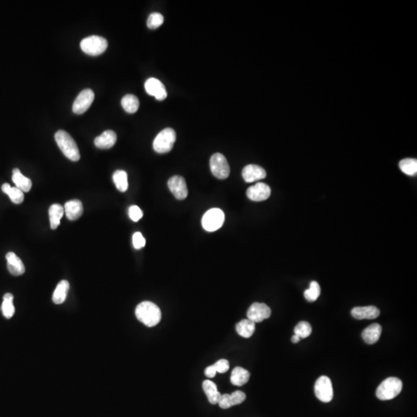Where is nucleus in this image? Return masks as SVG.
<instances>
[{
    "mask_svg": "<svg viewBox=\"0 0 417 417\" xmlns=\"http://www.w3.org/2000/svg\"><path fill=\"white\" fill-rule=\"evenodd\" d=\"M135 315L147 327H154L160 322L162 313L157 305L151 302L140 303L135 309Z\"/></svg>",
    "mask_w": 417,
    "mask_h": 417,
    "instance_id": "obj_1",
    "label": "nucleus"
},
{
    "mask_svg": "<svg viewBox=\"0 0 417 417\" xmlns=\"http://www.w3.org/2000/svg\"><path fill=\"white\" fill-rule=\"evenodd\" d=\"M55 141L59 148L66 157L73 162H77L81 158L79 148L74 138L64 130H60L55 134Z\"/></svg>",
    "mask_w": 417,
    "mask_h": 417,
    "instance_id": "obj_2",
    "label": "nucleus"
},
{
    "mask_svg": "<svg viewBox=\"0 0 417 417\" xmlns=\"http://www.w3.org/2000/svg\"><path fill=\"white\" fill-rule=\"evenodd\" d=\"M403 383L397 377H390L385 379L376 390V397L379 400H393L401 393Z\"/></svg>",
    "mask_w": 417,
    "mask_h": 417,
    "instance_id": "obj_3",
    "label": "nucleus"
},
{
    "mask_svg": "<svg viewBox=\"0 0 417 417\" xmlns=\"http://www.w3.org/2000/svg\"><path fill=\"white\" fill-rule=\"evenodd\" d=\"M176 140V131L173 128H165L155 137L153 141L154 150L158 153H167L173 149Z\"/></svg>",
    "mask_w": 417,
    "mask_h": 417,
    "instance_id": "obj_4",
    "label": "nucleus"
},
{
    "mask_svg": "<svg viewBox=\"0 0 417 417\" xmlns=\"http://www.w3.org/2000/svg\"><path fill=\"white\" fill-rule=\"evenodd\" d=\"M81 48L88 55L99 56L107 50V41L102 36H88L81 40Z\"/></svg>",
    "mask_w": 417,
    "mask_h": 417,
    "instance_id": "obj_5",
    "label": "nucleus"
},
{
    "mask_svg": "<svg viewBox=\"0 0 417 417\" xmlns=\"http://www.w3.org/2000/svg\"><path fill=\"white\" fill-rule=\"evenodd\" d=\"M224 220V212L220 208H211L203 216V227L207 231L214 232L221 228Z\"/></svg>",
    "mask_w": 417,
    "mask_h": 417,
    "instance_id": "obj_6",
    "label": "nucleus"
},
{
    "mask_svg": "<svg viewBox=\"0 0 417 417\" xmlns=\"http://www.w3.org/2000/svg\"><path fill=\"white\" fill-rule=\"evenodd\" d=\"M210 169L212 175L219 180H225L229 177L230 168L224 155L215 153L210 159Z\"/></svg>",
    "mask_w": 417,
    "mask_h": 417,
    "instance_id": "obj_7",
    "label": "nucleus"
},
{
    "mask_svg": "<svg viewBox=\"0 0 417 417\" xmlns=\"http://www.w3.org/2000/svg\"><path fill=\"white\" fill-rule=\"evenodd\" d=\"M314 393L323 403H329L333 399V387L331 379L327 376L319 377L314 385Z\"/></svg>",
    "mask_w": 417,
    "mask_h": 417,
    "instance_id": "obj_8",
    "label": "nucleus"
},
{
    "mask_svg": "<svg viewBox=\"0 0 417 417\" xmlns=\"http://www.w3.org/2000/svg\"><path fill=\"white\" fill-rule=\"evenodd\" d=\"M95 100V93L91 89L82 91L73 104V111L77 114L85 113Z\"/></svg>",
    "mask_w": 417,
    "mask_h": 417,
    "instance_id": "obj_9",
    "label": "nucleus"
},
{
    "mask_svg": "<svg viewBox=\"0 0 417 417\" xmlns=\"http://www.w3.org/2000/svg\"><path fill=\"white\" fill-rule=\"evenodd\" d=\"M271 315V309L264 303L256 302L247 311V318L254 323L262 322L265 319L269 318Z\"/></svg>",
    "mask_w": 417,
    "mask_h": 417,
    "instance_id": "obj_10",
    "label": "nucleus"
},
{
    "mask_svg": "<svg viewBox=\"0 0 417 417\" xmlns=\"http://www.w3.org/2000/svg\"><path fill=\"white\" fill-rule=\"evenodd\" d=\"M168 186L177 200H185L188 196V188L186 186V180L182 176H175L170 178L168 181Z\"/></svg>",
    "mask_w": 417,
    "mask_h": 417,
    "instance_id": "obj_11",
    "label": "nucleus"
},
{
    "mask_svg": "<svg viewBox=\"0 0 417 417\" xmlns=\"http://www.w3.org/2000/svg\"><path fill=\"white\" fill-rule=\"evenodd\" d=\"M271 194L270 186L264 183H258L250 186L247 191V197L254 202L264 201L271 197Z\"/></svg>",
    "mask_w": 417,
    "mask_h": 417,
    "instance_id": "obj_12",
    "label": "nucleus"
},
{
    "mask_svg": "<svg viewBox=\"0 0 417 417\" xmlns=\"http://www.w3.org/2000/svg\"><path fill=\"white\" fill-rule=\"evenodd\" d=\"M145 88L148 95L155 97L158 101H163L167 98L166 87L156 78H151L147 80Z\"/></svg>",
    "mask_w": 417,
    "mask_h": 417,
    "instance_id": "obj_13",
    "label": "nucleus"
},
{
    "mask_svg": "<svg viewBox=\"0 0 417 417\" xmlns=\"http://www.w3.org/2000/svg\"><path fill=\"white\" fill-rule=\"evenodd\" d=\"M242 176L246 183H250L263 180L267 176V173L262 167L250 164L243 168Z\"/></svg>",
    "mask_w": 417,
    "mask_h": 417,
    "instance_id": "obj_14",
    "label": "nucleus"
},
{
    "mask_svg": "<svg viewBox=\"0 0 417 417\" xmlns=\"http://www.w3.org/2000/svg\"><path fill=\"white\" fill-rule=\"evenodd\" d=\"M352 317L358 320L363 319H376L380 314V311L375 306H366V307H355L351 312Z\"/></svg>",
    "mask_w": 417,
    "mask_h": 417,
    "instance_id": "obj_15",
    "label": "nucleus"
},
{
    "mask_svg": "<svg viewBox=\"0 0 417 417\" xmlns=\"http://www.w3.org/2000/svg\"><path fill=\"white\" fill-rule=\"evenodd\" d=\"M5 258L7 260V267L11 274L14 276H20L24 274V264L16 254L9 252L5 256Z\"/></svg>",
    "mask_w": 417,
    "mask_h": 417,
    "instance_id": "obj_16",
    "label": "nucleus"
},
{
    "mask_svg": "<svg viewBox=\"0 0 417 417\" xmlns=\"http://www.w3.org/2000/svg\"><path fill=\"white\" fill-rule=\"evenodd\" d=\"M117 135L111 130L104 131L102 135L95 139V145L101 149H108L115 145Z\"/></svg>",
    "mask_w": 417,
    "mask_h": 417,
    "instance_id": "obj_17",
    "label": "nucleus"
},
{
    "mask_svg": "<svg viewBox=\"0 0 417 417\" xmlns=\"http://www.w3.org/2000/svg\"><path fill=\"white\" fill-rule=\"evenodd\" d=\"M64 208L66 216L70 220L78 219L84 212L83 204L78 200H71L66 203Z\"/></svg>",
    "mask_w": 417,
    "mask_h": 417,
    "instance_id": "obj_18",
    "label": "nucleus"
},
{
    "mask_svg": "<svg viewBox=\"0 0 417 417\" xmlns=\"http://www.w3.org/2000/svg\"><path fill=\"white\" fill-rule=\"evenodd\" d=\"M382 327L377 323L371 324L366 329L363 330L362 333V337L364 341L369 345H373L379 341V338L381 336Z\"/></svg>",
    "mask_w": 417,
    "mask_h": 417,
    "instance_id": "obj_19",
    "label": "nucleus"
},
{
    "mask_svg": "<svg viewBox=\"0 0 417 417\" xmlns=\"http://www.w3.org/2000/svg\"><path fill=\"white\" fill-rule=\"evenodd\" d=\"M12 182L16 185V188L23 191V193H28L32 188V181L29 178L26 177L20 173L18 169H14L12 171Z\"/></svg>",
    "mask_w": 417,
    "mask_h": 417,
    "instance_id": "obj_20",
    "label": "nucleus"
},
{
    "mask_svg": "<svg viewBox=\"0 0 417 417\" xmlns=\"http://www.w3.org/2000/svg\"><path fill=\"white\" fill-rule=\"evenodd\" d=\"M203 388H204V393L207 395L208 402L212 405L218 404L222 395L218 391L216 385L209 380H205L203 383Z\"/></svg>",
    "mask_w": 417,
    "mask_h": 417,
    "instance_id": "obj_21",
    "label": "nucleus"
},
{
    "mask_svg": "<svg viewBox=\"0 0 417 417\" xmlns=\"http://www.w3.org/2000/svg\"><path fill=\"white\" fill-rule=\"evenodd\" d=\"M250 372L242 367H236L232 371L230 382L236 386H242L246 384L250 379Z\"/></svg>",
    "mask_w": 417,
    "mask_h": 417,
    "instance_id": "obj_22",
    "label": "nucleus"
},
{
    "mask_svg": "<svg viewBox=\"0 0 417 417\" xmlns=\"http://www.w3.org/2000/svg\"><path fill=\"white\" fill-rule=\"evenodd\" d=\"M64 214V208L60 204H54L49 208V216H50V227L52 229H55L61 224V219Z\"/></svg>",
    "mask_w": 417,
    "mask_h": 417,
    "instance_id": "obj_23",
    "label": "nucleus"
},
{
    "mask_svg": "<svg viewBox=\"0 0 417 417\" xmlns=\"http://www.w3.org/2000/svg\"><path fill=\"white\" fill-rule=\"evenodd\" d=\"M255 324L254 321H250V319H243L236 324V332L243 338H250L255 331Z\"/></svg>",
    "mask_w": 417,
    "mask_h": 417,
    "instance_id": "obj_24",
    "label": "nucleus"
},
{
    "mask_svg": "<svg viewBox=\"0 0 417 417\" xmlns=\"http://www.w3.org/2000/svg\"><path fill=\"white\" fill-rule=\"evenodd\" d=\"M70 285L68 281H61L57 285L54 295H53V302L57 305H61L65 302L69 291Z\"/></svg>",
    "mask_w": 417,
    "mask_h": 417,
    "instance_id": "obj_25",
    "label": "nucleus"
},
{
    "mask_svg": "<svg viewBox=\"0 0 417 417\" xmlns=\"http://www.w3.org/2000/svg\"><path fill=\"white\" fill-rule=\"evenodd\" d=\"M2 190L10 199L13 204H20L24 200V193L16 187H12L8 183L2 185Z\"/></svg>",
    "mask_w": 417,
    "mask_h": 417,
    "instance_id": "obj_26",
    "label": "nucleus"
},
{
    "mask_svg": "<svg viewBox=\"0 0 417 417\" xmlns=\"http://www.w3.org/2000/svg\"><path fill=\"white\" fill-rule=\"evenodd\" d=\"M139 100L135 95H127L123 97L121 100V105L126 112L134 114L136 112L139 107Z\"/></svg>",
    "mask_w": 417,
    "mask_h": 417,
    "instance_id": "obj_27",
    "label": "nucleus"
},
{
    "mask_svg": "<svg viewBox=\"0 0 417 417\" xmlns=\"http://www.w3.org/2000/svg\"><path fill=\"white\" fill-rule=\"evenodd\" d=\"M113 181L120 192L127 191L128 188V174L124 170H117L113 174Z\"/></svg>",
    "mask_w": 417,
    "mask_h": 417,
    "instance_id": "obj_28",
    "label": "nucleus"
},
{
    "mask_svg": "<svg viewBox=\"0 0 417 417\" xmlns=\"http://www.w3.org/2000/svg\"><path fill=\"white\" fill-rule=\"evenodd\" d=\"M1 309L5 318L9 319L13 316L15 308L13 305V295L12 294L7 293L4 295Z\"/></svg>",
    "mask_w": 417,
    "mask_h": 417,
    "instance_id": "obj_29",
    "label": "nucleus"
},
{
    "mask_svg": "<svg viewBox=\"0 0 417 417\" xmlns=\"http://www.w3.org/2000/svg\"><path fill=\"white\" fill-rule=\"evenodd\" d=\"M400 169L408 176H416L417 173V160L416 159H404L400 162Z\"/></svg>",
    "mask_w": 417,
    "mask_h": 417,
    "instance_id": "obj_30",
    "label": "nucleus"
},
{
    "mask_svg": "<svg viewBox=\"0 0 417 417\" xmlns=\"http://www.w3.org/2000/svg\"><path fill=\"white\" fill-rule=\"evenodd\" d=\"M321 295V288L317 281H312L310 288L305 291L304 293L305 299L309 302H314L318 299Z\"/></svg>",
    "mask_w": 417,
    "mask_h": 417,
    "instance_id": "obj_31",
    "label": "nucleus"
},
{
    "mask_svg": "<svg viewBox=\"0 0 417 417\" xmlns=\"http://www.w3.org/2000/svg\"><path fill=\"white\" fill-rule=\"evenodd\" d=\"M312 331V326L307 321H301L295 327V334L298 335L301 339L310 336Z\"/></svg>",
    "mask_w": 417,
    "mask_h": 417,
    "instance_id": "obj_32",
    "label": "nucleus"
},
{
    "mask_svg": "<svg viewBox=\"0 0 417 417\" xmlns=\"http://www.w3.org/2000/svg\"><path fill=\"white\" fill-rule=\"evenodd\" d=\"M164 22V17L162 14L159 12H153L151 14L147 21V26L149 29H156L162 26Z\"/></svg>",
    "mask_w": 417,
    "mask_h": 417,
    "instance_id": "obj_33",
    "label": "nucleus"
},
{
    "mask_svg": "<svg viewBox=\"0 0 417 417\" xmlns=\"http://www.w3.org/2000/svg\"><path fill=\"white\" fill-rule=\"evenodd\" d=\"M245 400H246V394L240 390L235 391L234 393L230 394V403H231L232 407L241 404Z\"/></svg>",
    "mask_w": 417,
    "mask_h": 417,
    "instance_id": "obj_34",
    "label": "nucleus"
},
{
    "mask_svg": "<svg viewBox=\"0 0 417 417\" xmlns=\"http://www.w3.org/2000/svg\"><path fill=\"white\" fill-rule=\"evenodd\" d=\"M128 215H129V217L131 218V220L134 221V222H138L143 216V212L141 211V208L137 206H131L128 209Z\"/></svg>",
    "mask_w": 417,
    "mask_h": 417,
    "instance_id": "obj_35",
    "label": "nucleus"
},
{
    "mask_svg": "<svg viewBox=\"0 0 417 417\" xmlns=\"http://www.w3.org/2000/svg\"><path fill=\"white\" fill-rule=\"evenodd\" d=\"M133 246L136 250H140L145 246V239L140 232L134 233L132 236Z\"/></svg>",
    "mask_w": 417,
    "mask_h": 417,
    "instance_id": "obj_36",
    "label": "nucleus"
},
{
    "mask_svg": "<svg viewBox=\"0 0 417 417\" xmlns=\"http://www.w3.org/2000/svg\"><path fill=\"white\" fill-rule=\"evenodd\" d=\"M213 366L216 372L219 373H225L229 369V363L226 359H220L213 364Z\"/></svg>",
    "mask_w": 417,
    "mask_h": 417,
    "instance_id": "obj_37",
    "label": "nucleus"
},
{
    "mask_svg": "<svg viewBox=\"0 0 417 417\" xmlns=\"http://www.w3.org/2000/svg\"><path fill=\"white\" fill-rule=\"evenodd\" d=\"M218 404H219V406L221 407V408L224 409V410L230 408V407H232L231 403H230V395H222Z\"/></svg>",
    "mask_w": 417,
    "mask_h": 417,
    "instance_id": "obj_38",
    "label": "nucleus"
},
{
    "mask_svg": "<svg viewBox=\"0 0 417 417\" xmlns=\"http://www.w3.org/2000/svg\"><path fill=\"white\" fill-rule=\"evenodd\" d=\"M216 372H217L215 370V367H214L213 365H212V366H208L206 369L205 375L207 377L213 378L214 376H215Z\"/></svg>",
    "mask_w": 417,
    "mask_h": 417,
    "instance_id": "obj_39",
    "label": "nucleus"
},
{
    "mask_svg": "<svg viewBox=\"0 0 417 417\" xmlns=\"http://www.w3.org/2000/svg\"><path fill=\"white\" fill-rule=\"evenodd\" d=\"M300 340L301 338H299V337L298 336V335H296V334H294L293 336H292V342H293V343H298V342H299V341H300Z\"/></svg>",
    "mask_w": 417,
    "mask_h": 417,
    "instance_id": "obj_40",
    "label": "nucleus"
}]
</instances>
